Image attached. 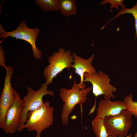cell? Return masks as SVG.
<instances>
[{
    "label": "cell",
    "mask_w": 137,
    "mask_h": 137,
    "mask_svg": "<svg viewBox=\"0 0 137 137\" xmlns=\"http://www.w3.org/2000/svg\"><path fill=\"white\" fill-rule=\"evenodd\" d=\"M85 85H81L76 83L75 79L72 88L65 87L60 89L59 95L64 104L61 113V121L64 125H67L69 116L77 105L81 106L88 99V94L92 90V87L85 88Z\"/></svg>",
    "instance_id": "obj_1"
},
{
    "label": "cell",
    "mask_w": 137,
    "mask_h": 137,
    "mask_svg": "<svg viewBox=\"0 0 137 137\" xmlns=\"http://www.w3.org/2000/svg\"><path fill=\"white\" fill-rule=\"evenodd\" d=\"M54 110L48 101L44 102L40 107L28 112L24 129H27L28 131H35L36 137H41L42 132L53 125Z\"/></svg>",
    "instance_id": "obj_2"
},
{
    "label": "cell",
    "mask_w": 137,
    "mask_h": 137,
    "mask_svg": "<svg viewBox=\"0 0 137 137\" xmlns=\"http://www.w3.org/2000/svg\"><path fill=\"white\" fill-rule=\"evenodd\" d=\"M71 52L65 51L63 48L59 49L48 58L49 64L44 68L42 73L48 85L53 82V79L65 68L70 70L73 63Z\"/></svg>",
    "instance_id": "obj_3"
},
{
    "label": "cell",
    "mask_w": 137,
    "mask_h": 137,
    "mask_svg": "<svg viewBox=\"0 0 137 137\" xmlns=\"http://www.w3.org/2000/svg\"><path fill=\"white\" fill-rule=\"evenodd\" d=\"M46 83H43L40 88L35 91L29 87L27 88V93L22 99L23 105L20 116L19 127L18 131L21 132L24 129V126L27 119L28 112L33 111L40 107L44 102L43 98L49 95L53 96L54 94L52 91L48 90Z\"/></svg>",
    "instance_id": "obj_4"
},
{
    "label": "cell",
    "mask_w": 137,
    "mask_h": 137,
    "mask_svg": "<svg viewBox=\"0 0 137 137\" xmlns=\"http://www.w3.org/2000/svg\"><path fill=\"white\" fill-rule=\"evenodd\" d=\"M40 32L38 27L31 28L26 25V22H21L14 30L11 31H5L0 35V38L11 37L16 39L22 40L28 42L31 45L33 56L37 59L40 60L42 57V52L37 47L36 41Z\"/></svg>",
    "instance_id": "obj_5"
},
{
    "label": "cell",
    "mask_w": 137,
    "mask_h": 137,
    "mask_svg": "<svg viewBox=\"0 0 137 137\" xmlns=\"http://www.w3.org/2000/svg\"><path fill=\"white\" fill-rule=\"evenodd\" d=\"M131 113L127 110L113 116L106 117L104 122L110 136H125L132 126Z\"/></svg>",
    "instance_id": "obj_6"
},
{
    "label": "cell",
    "mask_w": 137,
    "mask_h": 137,
    "mask_svg": "<svg viewBox=\"0 0 137 137\" xmlns=\"http://www.w3.org/2000/svg\"><path fill=\"white\" fill-rule=\"evenodd\" d=\"M84 82H90L92 85L93 94L97 97L104 95L110 98H114L113 93L115 92L116 88L110 84V79L108 75L101 70L95 74L88 73H84Z\"/></svg>",
    "instance_id": "obj_7"
},
{
    "label": "cell",
    "mask_w": 137,
    "mask_h": 137,
    "mask_svg": "<svg viewBox=\"0 0 137 137\" xmlns=\"http://www.w3.org/2000/svg\"><path fill=\"white\" fill-rule=\"evenodd\" d=\"M6 72L3 87L0 98V128L4 125L7 113L14 104L15 97L12 86L11 80L14 73L13 68L10 65L4 66Z\"/></svg>",
    "instance_id": "obj_8"
},
{
    "label": "cell",
    "mask_w": 137,
    "mask_h": 137,
    "mask_svg": "<svg viewBox=\"0 0 137 137\" xmlns=\"http://www.w3.org/2000/svg\"><path fill=\"white\" fill-rule=\"evenodd\" d=\"M14 92L15 100L7 113L4 124L2 129L6 133H14L18 131L19 127L23 102L19 94L14 89Z\"/></svg>",
    "instance_id": "obj_9"
},
{
    "label": "cell",
    "mask_w": 137,
    "mask_h": 137,
    "mask_svg": "<svg viewBox=\"0 0 137 137\" xmlns=\"http://www.w3.org/2000/svg\"><path fill=\"white\" fill-rule=\"evenodd\" d=\"M104 99L100 100L98 103L96 116L104 119L106 117L116 115L124 110H127L124 101H111L108 97H104Z\"/></svg>",
    "instance_id": "obj_10"
},
{
    "label": "cell",
    "mask_w": 137,
    "mask_h": 137,
    "mask_svg": "<svg viewBox=\"0 0 137 137\" xmlns=\"http://www.w3.org/2000/svg\"><path fill=\"white\" fill-rule=\"evenodd\" d=\"M73 57V63L71 65V68L74 69L75 74L79 75L80 78L79 85H83L84 75L85 73L95 74L97 73L95 68L92 65V63L95 58V55L92 54L87 59H83L74 52L72 54Z\"/></svg>",
    "instance_id": "obj_11"
},
{
    "label": "cell",
    "mask_w": 137,
    "mask_h": 137,
    "mask_svg": "<svg viewBox=\"0 0 137 137\" xmlns=\"http://www.w3.org/2000/svg\"><path fill=\"white\" fill-rule=\"evenodd\" d=\"M60 13L64 16L75 15L77 13V6L75 0H58Z\"/></svg>",
    "instance_id": "obj_12"
},
{
    "label": "cell",
    "mask_w": 137,
    "mask_h": 137,
    "mask_svg": "<svg viewBox=\"0 0 137 137\" xmlns=\"http://www.w3.org/2000/svg\"><path fill=\"white\" fill-rule=\"evenodd\" d=\"M92 126L96 137H109V134L105 126L104 119L96 116L91 121Z\"/></svg>",
    "instance_id": "obj_13"
},
{
    "label": "cell",
    "mask_w": 137,
    "mask_h": 137,
    "mask_svg": "<svg viewBox=\"0 0 137 137\" xmlns=\"http://www.w3.org/2000/svg\"><path fill=\"white\" fill-rule=\"evenodd\" d=\"M34 1L44 11H57L59 10L58 0H35Z\"/></svg>",
    "instance_id": "obj_14"
},
{
    "label": "cell",
    "mask_w": 137,
    "mask_h": 137,
    "mask_svg": "<svg viewBox=\"0 0 137 137\" xmlns=\"http://www.w3.org/2000/svg\"><path fill=\"white\" fill-rule=\"evenodd\" d=\"M132 96V94H129L125 97L124 101L126 105L127 110L137 118V101H133Z\"/></svg>",
    "instance_id": "obj_15"
},
{
    "label": "cell",
    "mask_w": 137,
    "mask_h": 137,
    "mask_svg": "<svg viewBox=\"0 0 137 137\" xmlns=\"http://www.w3.org/2000/svg\"><path fill=\"white\" fill-rule=\"evenodd\" d=\"M126 13L132 14L134 17L135 20V38H136L137 37V2L135 5L130 9L125 8L121 9L117 13V14L111 20H112L122 14Z\"/></svg>",
    "instance_id": "obj_16"
},
{
    "label": "cell",
    "mask_w": 137,
    "mask_h": 137,
    "mask_svg": "<svg viewBox=\"0 0 137 137\" xmlns=\"http://www.w3.org/2000/svg\"><path fill=\"white\" fill-rule=\"evenodd\" d=\"M124 2L123 0H103L99 4L103 5L109 3L111 4L110 7L111 9L116 8L118 10L119 9L118 7L119 6L123 9L125 8V6L123 3Z\"/></svg>",
    "instance_id": "obj_17"
},
{
    "label": "cell",
    "mask_w": 137,
    "mask_h": 137,
    "mask_svg": "<svg viewBox=\"0 0 137 137\" xmlns=\"http://www.w3.org/2000/svg\"><path fill=\"white\" fill-rule=\"evenodd\" d=\"M6 59L5 58V51L1 45H0V66L4 67L5 65Z\"/></svg>",
    "instance_id": "obj_18"
},
{
    "label": "cell",
    "mask_w": 137,
    "mask_h": 137,
    "mask_svg": "<svg viewBox=\"0 0 137 137\" xmlns=\"http://www.w3.org/2000/svg\"><path fill=\"white\" fill-rule=\"evenodd\" d=\"M132 135L131 134H130L128 135L125 136H110L109 137H131Z\"/></svg>",
    "instance_id": "obj_19"
},
{
    "label": "cell",
    "mask_w": 137,
    "mask_h": 137,
    "mask_svg": "<svg viewBox=\"0 0 137 137\" xmlns=\"http://www.w3.org/2000/svg\"><path fill=\"white\" fill-rule=\"evenodd\" d=\"M134 137H137V130L135 133Z\"/></svg>",
    "instance_id": "obj_20"
}]
</instances>
